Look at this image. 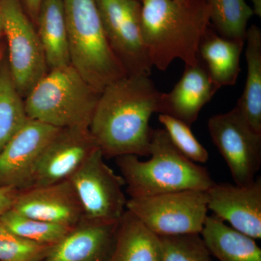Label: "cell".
<instances>
[{
    "label": "cell",
    "instance_id": "cell-1",
    "mask_svg": "<svg viewBox=\"0 0 261 261\" xmlns=\"http://www.w3.org/2000/svg\"><path fill=\"white\" fill-rule=\"evenodd\" d=\"M160 94L149 75H127L105 87L89 128L104 158L149 155Z\"/></svg>",
    "mask_w": 261,
    "mask_h": 261
},
{
    "label": "cell",
    "instance_id": "cell-2",
    "mask_svg": "<svg viewBox=\"0 0 261 261\" xmlns=\"http://www.w3.org/2000/svg\"><path fill=\"white\" fill-rule=\"evenodd\" d=\"M141 28L152 66L166 70L173 60L199 61L201 39L210 27L205 0H141Z\"/></svg>",
    "mask_w": 261,
    "mask_h": 261
},
{
    "label": "cell",
    "instance_id": "cell-3",
    "mask_svg": "<svg viewBox=\"0 0 261 261\" xmlns=\"http://www.w3.org/2000/svg\"><path fill=\"white\" fill-rule=\"evenodd\" d=\"M148 161L127 154L116 164L130 198L185 190L207 191L215 182L205 168L178 152L165 129L152 132Z\"/></svg>",
    "mask_w": 261,
    "mask_h": 261
},
{
    "label": "cell",
    "instance_id": "cell-4",
    "mask_svg": "<svg viewBox=\"0 0 261 261\" xmlns=\"http://www.w3.org/2000/svg\"><path fill=\"white\" fill-rule=\"evenodd\" d=\"M101 92L71 64L50 69L24 99L30 119L58 128H89Z\"/></svg>",
    "mask_w": 261,
    "mask_h": 261
},
{
    "label": "cell",
    "instance_id": "cell-5",
    "mask_svg": "<svg viewBox=\"0 0 261 261\" xmlns=\"http://www.w3.org/2000/svg\"><path fill=\"white\" fill-rule=\"evenodd\" d=\"M70 64L99 92L126 76L105 33L95 0H63Z\"/></svg>",
    "mask_w": 261,
    "mask_h": 261
},
{
    "label": "cell",
    "instance_id": "cell-6",
    "mask_svg": "<svg viewBox=\"0 0 261 261\" xmlns=\"http://www.w3.org/2000/svg\"><path fill=\"white\" fill-rule=\"evenodd\" d=\"M126 210L160 238L200 234L208 211L207 191L185 190L129 198Z\"/></svg>",
    "mask_w": 261,
    "mask_h": 261
},
{
    "label": "cell",
    "instance_id": "cell-7",
    "mask_svg": "<svg viewBox=\"0 0 261 261\" xmlns=\"http://www.w3.org/2000/svg\"><path fill=\"white\" fill-rule=\"evenodd\" d=\"M0 18L9 51V70L22 97L47 73L45 56L37 31L20 0H0Z\"/></svg>",
    "mask_w": 261,
    "mask_h": 261
},
{
    "label": "cell",
    "instance_id": "cell-8",
    "mask_svg": "<svg viewBox=\"0 0 261 261\" xmlns=\"http://www.w3.org/2000/svg\"><path fill=\"white\" fill-rule=\"evenodd\" d=\"M95 1L108 42L127 75H150L152 65L141 28V1Z\"/></svg>",
    "mask_w": 261,
    "mask_h": 261
},
{
    "label": "cell",
    "instance_id": "cell-9",
    "mask_svg": "<svg viewBox=\"0 0 261 261\" xmlns=\"http://www.w3.org/2000/svg\"><path fill=\"white\" fill-rule=\"evenodd\" d=\"M97 149L68 179L82 203L84 218L105 222H118L126 211L124 180L105 163Z\"/></svg>",
    "mask_w": 261,
    "mask_h": 261
},
{
    "label": "cell",
    "instance_id": "cell-10",
    "mask_svg": "<svg viewBox=\"0 0 261 261\" xmlns=\"http://www.w3.org/2000/svg\"><path fill=\"white\" fill-rule=\"evenodd\" d=\"M208 129L235 185L255 181L261 166V134L252 129L238 107L211 117Z\"/></svg>",
    "mask_w": 261,
    "mask_h": 261
},
{
    "label": "cell",
    "instance_id": "cell-11",
    "mask_svg": "<svg viewBox=\"0 0 261 261\" xmlns=\"http://www.w3.org/2000/svg\"><path fill=\"white\" fill-rule=\"evenodd\" d=\"M60 129L29 118L0 152V187L30 188L44 149Z\"/></svg>",
    "mask_w": 261,
    "mask_h": 261
},
{
    "label": "cell",
    "instance_id": "cell-12",
    "mask_svg": "<svg viewBox=\"0 0 261 261\" xmlns=\"http://www.w3.org/2000/svg\"><path fill=\"white\" fill-rule=\"evenodd\" d=\"M97 149L89 128H61L44 149L31 187L68 179Z\"/></svg>",
    "mask_w": 261,
    "mask_h": 261
},
{
    "label": "cell",
    "instance_id": "cell-13",
    "mask_svg": "<svg viewBox=\"0 0 261 261\" xmlns=\"http://www.w3.org/2000/svg\"><path fill=\"white\" fill-rule=\"evenodd\" d=\"M207 207L215 216L254 240L261 238V178L240 186L216 184L207 191Z\"/></svg>",
    "mask_w": 261,
    "mask_h": 261
},
{
    "label": "cell",
    "instance_id": "cell-14",
    "mask_svg": "<svg viewBox=\"0 0 261 261\" xmlns=\"http://www.w3.org/2000/svg\"><path fill=\"white\" fill-rule=\"evenodd\" d=\"M12 208L29 217L71 228L84 219L80 197L69 179L20 190Z\"/></svg>",
    "mask_w": 261,
    "mask_h": 261
},
{
    "label": "cell",
    "instance_id": "cell-15",
    "mask_svg": "<svg viewBox=\"0 0 261 261\" xmlns=\"http://www.w3.org/2000/svg\"><path fill=\"white\" fill-rule=\"evenodd\" d=\"M118 222L84 218L42 261H111L116 245Z\"/></svg>",
    "mask_w": 261,
    "mask_h": 261
},
{
    "label": "cell",
    "instance_id": "cell-16",
    "mask_svg": "<svg viewBox=\"0 0 261 261\" xmlns=\"http://www.w3.org/2000/svg\"><path fill=\"white\" fill-rule=\"evenodd\" d=\"M218 90L199 58L196 64L185 65L181 80L171 92L160 94L157 113L172 116L191 126Z\"/></svg>",
    "mask_w": 261,
    "mask_h": 261
},
{
    "label": "cell",
    "instance_id": "cell-17",
    "mask_svg": "<svg viewBox=\"0 0 261 261\" xmlns=\"http://www.w3.org/2000/svg\"><path fill=\"white\" fill-rule=\"evenodd\" d=\"M245 41L221 37L210 25L199 45V58L218 89L233 85L240 72Z\"/></svg>",
    "mask_w": 261,
    "mask_h": 261
},
{
    "label": "cell",
    "instance_id": "cell-18",
    "mask_svg": "<svg viewBox=\"0 0 261 261\" xmlns=\"http://www.w3.org/2000/svg\"><path fill=\"white\" fill-rule=\"evenodd\" d=\"M200 236L211 255L219 261H261V249L255 240L215 216H207Z\"/></svg>",
    "mask_w": 261,
    "mask_h": 261
},
{
    "label": "cell",
    "instance_id": "cell-19",
    "mask_svg": "<svg viewBox=\"0 0 261 261\" xmlns=\"http://www.w3.org/2000/svg\"><path fill=\"white\" fill-rule=\"evenodd\" d=\"M111 261H163L161 238L126 210L118 223Z\"/></svg>",
    "mask_w": 261,
    "mask_h": 261
},
{
    "label": "cell",
    "instance_id": "cell-20",
    "mask_svg": "<svg viewBox=\"0 0 261 261\" xmlns=\"http://www.w3.org/2000/svg\"><path fill=\"white\" fill-rule=\"evenodd\" d=\"M38 35L48 68L70 64L69 42L63 0H43L37 15Z\"/></svg>",
    "mask_w": 261,
    "mask_h": 261
},
{
    "label": "cell",
    "instance_id": "cell-21",
    "mask_svg": "<svg viewBox=\"0 0 261 261\" xmlns=\"http://www.w3.org/2000/svg\"><path fill=\"white\" fill-rule=\"evenodd\" d=\"M247 79L238 107L250 127L261 134V31L256 25L247 29Z\"/></svg>",
    "mask_w": 261,
    "mask_h": 261
},
{
    "label": "cell",
    "instance_id": "cell-22",
    "mask_svg": "<svg viewBox=\"0 0 261 261\" xmlns=\"http://www.w3.org/2000/svg\"><path fill=\"white\" fill-rule=\"evenodd\" d=\"M23 97L7 64L0 66V152L28 121Z\"/></svg>",
    "mask_w": 261,
    "mask_h": 261
},
{
    "label": "cell",
    "instance_id": "cell-23",
    "mask_svg": "<svg viewBox=\"0 0 261 261\" xmlns=\"http://www.w3.org/2000/svg\"><path fill=\"white\" fill-rule=\"evenodd\" d=\"M210 24L221 37L245 41L249 20L254 15L245 0H205Z\"/></svg>",
    "mask_w": 261,
    "mask_h": 261
},
{
    "label": "cell",
    "instance_id": "cell-24",
    "mask_svg": "<svg viewBox=\"0 0 261 261\" xmlns=\"http://www.w3.org/2000/svg\"><path fill=\"white\" fill-rule=\"evenodd\" d=\"M0 222L15 234L41 245H56L73 228L29 217L10 208L0 216Z\"/></svg>",
    "mask_w": 261,
    "mask_h": 261
},
{
    "label": "cell",
    "instance_id": "cell-25",
    "mask_svg": "<svg viewBox=\"0 0 261 261\" xmlns=\"http://www.w3.org/2000/svg\"><path fill=\"white\" fill-rule=\"evenodd\" d=\"M159 120L180 153L195 163L207 162L208 152L194 136L190 126L166 114H160Z\"/></svg>",
    "mask_w": 261,
    "mask_h": 261
},
{
    "label": "cell",
    "instance_id": "cell-26",
    "mask_svg": "<svg viewBox=\"0 0 261 261\" xmlns=\"http://www.w3.org/2000/svg\"><path fill=\"white\" fill-rule=\"evenodd\" d=\"M163 261H214L200 234L162 237Z\"/></svg>",
    "mask_w": 261,
    "mask_h": 261
},
{
    "label": "cell",
    "instance_id": "cell-27",
    "mask_svg": "<svg viewBox=\"0 0 261 261\" xmlns=\"http://www.w3.org/2000/svg\"><path fill=\"white\" fill-rule=\"evenodd\" d=\"M51 247L20 238L0 222V261H42Z\"/></svg>",
    "mask_w": 261,
    "mask_h": 261
},
{
    "label": "cell",
    "instance_id": "cell-28",
    "mask_svg": "<svg viewBox=\"0 0 261 261\" xmlns=\"http://www.w3.org/2000/svg\"><path fill=\"white\" fill-rule=\"evenodd\" d=\"M19 191L12 187H0V216L13 207Z\"/></svg>",
    "mask_w": 261,
    "mask_h": 261
},
{
    "label": "cell",
    "instance_id": "cell-29",
    "mask_svg": "<svg viewBox=\"0 0 261 261\" xmlns=\"http://www.w3.org/2000/svg\"><path fill=\"white\" fill-rule=\"evenodd\" d=\"M43 0H23L25 7L28 10L29 14L32 15L33 18L37 20L39 8Z\"/></svg>",
    "mask_w": 261,
    "mask_h": 261
},
{
    "label": "cell",
    "instance_id": "cell-30",
    "mask_svg": "<svg viewBox=\"0 0 261 261\" xmlns=\"http://www.w3.org/2000/svg\"><path fill=\"white\" fill-rule=\"evenodd\" d=\"M251 2L254 15L261 17V0H250Z\"/></svg>",
    "mask_w": 261,
    "mask_h": 261
},
{
    "label": "cell",
    "instance_id": "cell-31",
    "mask_svg": "<svg viewBox=\"0 0 261 261\" xmlns=\"http://www.w3.org/2000/svg\"><path fill=\"white\" fill-rule=\"evenodd\" d=\"M3 34V23H2L1 18H0V36Z\"/></svg>",
    "mask_w": 261,
    "mask_h": 261
},
{
    "label": "cell",
    "instance_id": "cell-32",
    "mask_svg": "<svg viewBox=\"0 0 261 261\" xmlns=\"http://www.w3.org/2000/svg\"><path fill=\"white\" fill-rule=\"evenodd\" d=\"M174 1L176 2V3H184V2L186 1V0H174Z\"/></svg>",
    "mask_w": 261,
    "mask_h": 261
},
{
    "label": "cell",
    "instance_id": "cell-33",
    "mask_svg": "<svg viewBox=\"0 0 261 261\" xmlns=\"http://www.w3.org/2000/svg\"><path fill=\"white\" fill-rule=\"evenodd\" d=\"M2 64V56H1V53H0V66H1Z\"/></svg>",
    "mask_w": 261,
    "mask_h": 261
},
{
    "label": "cell",
    "instance_id": "cell-34",
    "mask_svg": "<svg viewBox=\"0 0 261 261\" xmlns=\"http://www.w3.org/2000/svg\"><path fill=\"white\" fill-rule=\"evenodd\" d=\"M140 1H141V0H140Z\"/></svg>",
    "mask_w": 261,
    "mask_h": 261
}]
</instances>
